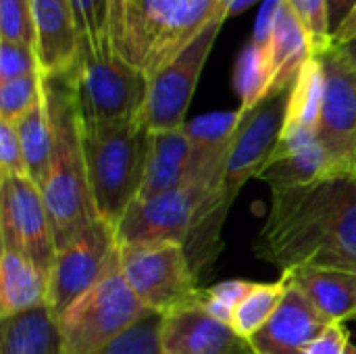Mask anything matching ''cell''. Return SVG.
I'll return each instance as SVG.
<instances>
[{"mask_svg": "<svg viewBox=\"0 0 356 354\" xmlns=\"http://www.w3.org/2000/svg\"><path fill=\"white\" fill-rule=\"evenodd\" d=\"M254 250L282 273H356V171H332L305 186L271 190L267 221Z\"/></svg>", "mask_w": 356, "mask_h": 354, "instance_id": "6da1fadb", "label": "cell"}, {"mask_svg": "<svg viewBox=\"0 0 356 354\" xmlns=\"http://www.w3.org/2000/svg\"><path fill=\"white\" fill-rule=\"evenodd\" d=\"M292 86L267 96L252 111H242V121L236 129L223 179L215 196L202 202L196 211L192 232L186 244L190 265L200 280L221 252V230L232 204L250 177H259L277 148L284 131Z\"/></svg>", "mask_w": 356, "mask_h": 354, "instance_id": "7a4b0ae2", "label": "cell"}, {"mask_svg": "<svg viewBox=\"0 0 356 354\" xmlns=\"http://www.w3.org/2000/svg\"><path fill=\"white\" fill-rule=\"evenodd\" d=\"M44 92L54 134V148L48 175L40 186V192L50 215L56 250H63L98 221V213L88 182L81 144V117L71 75L46 77Z\"/></svg>", "mask_w": 356, "mask_h": 354, "instance_id": "3957f363", "label": "cell"}, {"mask_svg": "<svg viewBox=\"0 0 356 354\" xmlns=\"http://www.w3.org/2000/svg\"><path fill=\"white\" fill-rule=\"evenodd\" d=\"M221 4L223 0H108L111 50L150 79L202 33Z\"/></svg>", "mask_w": 356, "mask_h": 354, "instance_id": "277c9868", "label": "cell"}, {"mask_svg": "<svg viewBox=\"0 0 356 354\" xmlns=\"http://www.w3.org/2000/svg\"><path fill=\"white\" fill-rule=\"evenodd\" d=\"M81 144L98 219L115 230L140 196L150 131L140 115L111 121H81Z\"/></svg>", "mask_w": 356, "mask_h": 354, "instance_id": "5b68a950", "label": "cell"}, {"mask_svg": "<svg viewBox=\"0 0 356 354\" xmlns=\"http://www.w3.org/2000/svg\"><path fill=\"white\" fill-rule=\"evenodd\" d=\"M148 309L127 286L119 261L58 319L65 354H92L136 325Z\"/></svg>", "mask_w": 356, "mask_h": 354, "instance_id": "8992f818", "label": "cell"}, {"mask_svg": "<svg viewBox=\"0 0 356 354\" xmlns=\"http://www.w3.org/2000/svg\"><path fill=\"white\" fill-rule=\"evenodd\" d=\"M119 265L131 292L152 313L169 315L200 303V280L181 244L154 242L119 246Z\"/></svg>", "mask_w": 356, "mask_h": 354, "instance_id": "52a82bcc", "label": "cell"}, {"mask_svg": "<svg viewBox=\"0 0 356 354\" xmlns=\"http://www.w3.org/2000/svg\"><path fill=\"white\" fill-rule=\"evenodd\" d=\"M81 121L138 117L146 102L148 77L117 54H86L69 73Z\"/></svg>", "mask_w": 356, "mask_h": 354, "instance_id": "ba28073f", "label": "cell"}, {"mask_svg": "<svg viewBox=\"0 0 356 354\" xmlns=\"http://www.w3.org/2000/svg\"><path fill=\"white\" fill-rule=\"evenodd\" d=\"M225 21L227 19L221 8V13L186 50H181L171 63H167L156 75L148 79L146 102L140 113V119L148 131H165L186 125V115L202 69Z\"/></svg>", "mask_w": 356, "mask_h": 354, "instance_id": "9c48e42d", "label": "cell"}, {"mask_svg": "<svg viewBox=\"0 0 356 354\" xmlns=\"http://www.w3.org/2000/svg\"><path fill=\"white\" fill-rule=\"evenodd\" d=\"M0 248L27 259L46 280L56 240L40 188L23 175H0Z\"/></svg>", "mask_w": 356, "mask_h": 354, "instance_id": "30bf717a", "label": "cell"}, {"mask_svg": "<svg viewBox=\"0 0 356 354\" xmlns=\"http://www.w3.org/2000/svg\"><path fill=\"white\" fill-rule=\"evenodd\" d=\"M317 56L323 67L317 140L332 171H356V63L336 44Z\"/></svg>", "mask_w": 356, "mask_h": 354, "instance_id": "8fae6325", "label": "cell"}, {"mask_svg": "<svg viewBox=\"0 0 356 354\" xmlns=\"http://www.w3.org/2000/svg\"><path fill=\"white\" fill-rule=\"evenodd\" d=\"M119 261L115 230L98 219L73 244L56 252L48 277V309L58 321L67 309L90 292Z\"/></svg>", "mask_w": 356, "mask_h": 354, "instance_id": "7c38bea8", "label": "cell"}, {"mask_svg": "<svg viewBox=\"0 0 356 354\" xmlns=\"http://www.w3.org/2000/svg\"><path fill=\"white\" fill-rule=\"evenodd\" d=\"M161 346L163 354H254L248 340L200 305L163 315Z\"/></svg>", "mask_w": 356, "mask_h": 354, "instance_id": "4fadbf2b", "label": "cell"}, {"mask_svg": "<svg viewBox=\"0 0 356 354\" xmlns=\"http://www.w3.org/2000/svg\"><path fill=\"white\" fill-rule=\"evenodd\" d=\"M327 325L330 321L290 277V288L280 309L248 344L254 354H305Z\"/></svg>", "mask_w": 356, "mask_h": 354, "instance_id": "5bb4252c", "label": "cell"}, {"mask_svg": "<svg viewBox=\"0 0 356 354\" xmlns=\"http://www.w3.org/2000/svg\"><path fill=\"white\" fill-rule=\"evenodd\" d=\"M35 54L46 77L67 75L81 56V35L71 0H29Z\"/></svg>", "mask_w": 356, "mask_h": 354, "instance_id": "9a60e30c", "label": "cell"}, {"mask_svg": "<svg viewBox=\"0 0 356 354\" xmlns=\"http://www.w3.org/2000/svg\"><path fill=\"white\" fill-rule=\"evenodd\" d=\"M332 173L327 154L315 131H282L275 152L257 179L267 182L271 190L296 188Z\"/></svg>", "mask_w": 356, "mask_h": 354, "instance_id": "2e32d148", "label": "cell"}, {"mask_svg": "<svg viewBox=\"0 0 356 354\" xmlns=\"http://www.w3.org/2000/svg\"><path fill=\"white\" fill-rule=\"evenodd\" d=\"M194 173V148L184 127L150 131L146 173L138 200L184 188Z\"/></svg>", "mask_w": 356, "mask_h": 354, "instance_id": "e0dca14e", "label": "cell"}, {"mask_svg": "<svg viewBox=\"0 0 356 354\" xmlns=\"http://www.w3.org/2000/svg\"><path fill=\"white\" fill-rule=\"evenodd\" d=\"M311 305L330 321L344 323L356 317V273L342 269L288 271Z\"/></svg>", "mask_w": 356, "mask_h": 354, "instance_id": "ac0fdd59", "label": "cell"}, {"mask_svg": "<svg viewBox=\"0 0 356 354\" xmlns=\"http://www.w3.org/2000/svg\"><path fill=\"white\" fill-rule=\"evenodd\" d=\"M267 50H269L271 69H273L271 94L294 86L302 67L315 56L311 35L307 33L302 23L296 19V15L290 10L286 0H284L282 13L277 17V23L273 27Z\"/></svg>", "mask_w": 356, "mask_h": 354, "instance_id": "d6986e66", "label": "cell"}, {"mask_svg": "<svg viewBox=\"0 0 356 354\" xmlns=\"http://www.w3.org/2000/svg\"><path fill=\"white\" fill-rule=\"evenodd\" d=\"M2 250V248H0ZM48 305V280L21 255L0 252V321Z\"/></svg>", "mask_w": 356, "mask_h": 354, "instance_id": "ffe728a7", "label": "cell"}, {"mask_svg": "<svg viewBox=\"0 0 356 354\" xmlns=\"http://www.w3.org/2000/svg\"><path fill=\"white\" fill-rule=\"evenodd\" d=\"M0 354H65L58 321L48 305L0 321Z\"/></svg>", "mask_w": 356, "mask_h": 354, "instance_id": "44dd1931", "label": "cell"}, {"mask_svg": "<svg viewBox=\"0 0 356 354\" xmlns=\"http://www.w3.org/2000/svg\"><path fill=\"white\" fill-rule=\"evenodd\" d=\"M13 125L17 129L21 148H23L27 177L40 188L48 175L52 148H54V134H52L46 92H44V98L31 111H27L23 117H19Z\"/></svg>", "mask_w": 356, "mask_h": 354, "instance_id": "7402d4cb", "label": "cell"}, {"mask_svg": "<svg viewBox=\"0 0 356 354\" xmlns=\"http://www.w3.org/2000/svg\"><path fill=\"white\" fill-rule=\"evenodd\" d=\"M321 102H323V67L319 56L315 54L302 67V71L298 73L292 86L284 131L302 129V131L317 134Z\"/></svg>", "mask_w": 356, "mask_h": 354, "instance_id": "603a6c76", "label": "cell"}, {"mask_svg": "<svg viewBox=\"0 0 356 354\" xmlns=\"http://www.w3.org/2000/svg\"><path fill=\"white\" fill-rule=\"evenodd\" d=\"M234 88L240 96L242 111H252L267 96H271L273 69L267 46L250 40L242 48L234 69Z\"/></svg>", "mask_w": 356, "mask_h": 354, "instance_id": "cb8c5ba5", "label": "cell"}, {"mask_svg": "<svg viewBox=\"0 0 356 354\" xmlns=\"http://www.w3.org/2000/svg\"><path fill=\"white\" fill-rule=\"evenodd\" d=\"M288 288H290L288 273H282L277 282H269V284L252 282L250 290L246 292V296L242 298V303L238 305L234 313V319H232L234 332L240 338L250 340L275 315Z\"/></svg>", "mask_w": 356, "mask_h": 354, "instance_id": "d4e9b609", "label": "cell"}, {"mask_svg": "<svg viewBox=\"0 0 356 354\" xmlns=\"http://www.w3.org/2000/svg\"><path fill=\"white\" fill-rule=\"evenodd\" d=\"M79 35L81 52L108 54V0H71Z\"/></svg>", "mask_w": 356, "mask_h": 354, "instance_id": "484cf974", "label": "cell"}, {"mask_svg": "<svg viewBox=\"0 0 356 354\" xmlns=\"http://www.w3.org/2000/svg\"><path fill=\"white\" fill-rule=\"evenodd\" d=\"M44 79L46 75L35 71L0 83V121L15 123L31 111L44 98Z\"/></svg>", "mask_w": 356, "mask_h": 354, "instance_id": "4316f807", "label": "cell"}, {"mask_svg": "<svg viewBox=\"0 0 356 354\" xmlns=\"http://www.w3.org/2000/svg\"><path fill=\"white\" fill-rule=\"evenodd\" d=\"M242 115H244L242 108L207 113L192 121H186L184 129L194 148H217L234 140Z\"/></svg>", "mask_w": 356, "mask_h": 354, "instance_id": "83f0119b", "label": "cell"}, {"mask_svg": "<svg viewBox=\"0 0 356 354\" xmlns=\"http://www.w3.org/2000/svg\"><path fill=\"white\" fill-rule=\"evenodd\" d=\"M163 315L148 311L136 325H131L117 340L92 354H163L161 346Z\"/></svg>", "mask_w": 356, "mask_h": 354, "instance_id": "f1b7e54d", "label": "cell"}, {"mask_svg": "<svg viewBox=\"0 0 356 354\" xmlns=\"http://www.w3.org/2000/svg\"><path fill=\"white\" fill-rule=\"evenodd\" d=\"M290 10L302 23L307 33L311 35L315 54H321L334 46V31L330 21V4L327 0H286Z\"/></svg>", "mask_w": 356, "mask_h": 354, "instance_id": "f546056e", "label": "cell"}, {"mask_svg": "<svg viewBox=\"0 0 356 354\" xmlns=\"http://www.w3.org/2000/svg\"><path fill=\"white\" fill-rule=\"evenodd\" d=\"M250 286H252V282H246V280L219 282L211 288H202L198 305L207 313H211L215 319L232 325L234 313H236L238 305L242 303V298L246 296V292L250 290Z\"/></svg>", "mask_w": 356, "mask_h": 354, "instance_id": "4dcf8cb0", "label": "cell"}, {"mask_svg": "<svg viewBox=\"0 0 356 354\" xmlns=\"http://www.w3.org/2000/svg\"><path fill=\"white\" fill-rule=\"evenodd\" d=\"M0 40L35 48L29 0H0Z\"/></svg>", "mask_w": 356, "mask_h": 354, "instance_id": "1f68e13d", "label": "cell"}, {"mask_svg": "<svg viewBox=\"0 0 356 354\" xmlns=\"http://www.w3.org/2000/svg\"><path fill=\"white\" fill-rule=\"evenodd\" d=\"M40 71L33 46L0 40V83Z\"/></svg>", "mask_w": 356, "mask_h": 354, "instance_id": "d6a6232c", "label": "cell"}, {"mask_svg": "<svg viewBox=\"0 0 356 354\" xmlns=\"http://www.w3.org/2000/svg\"><path fill=\"white\" fill-rule=\"evenodd\" d=\"M0 175L27 177V165L17 129L6 121H0Z\"/></svg>", "mask_w": 356, "mask_h": 354, "instance_id": "836d02e7", "label": "cell"}, {"mask_svg": "<svg viewBox=\"0 0 356 354\" xmlns=\"http://www.w3.org/2000/svg\"><path fill=\"white\" fill-rule=\"evenodd\" d=\"M305 354H356V344L344 323H330Z\"/></svg>", "mask_w": 356, "mask_h": 354, "instance_id": "e575fe53", "label": "cell"}, {"mask_svg": "<svg viewBox=\"0 0 356 354\" xmlns=\"http://www.w3.org/2000/svg\"><path fill=\"white\" fill-rule=\"evenodd\" d=\"M284 8V0H263V6L259 10L257 23H254V33H252V42L267 46L273 33V27L277 23V17Z\"/></svg>", "mask_w": 356, "mask_h": 354, "instance_id": "d590c367", "label": "cell"}, {"mask_svg": "<svg viewBox=\"0 0 356 354\" xmlns=\"http://www.w3.org/2000/svg\"><path fill=\"white\" fill-rule=\"evenodd\" d=\"M330 4V21H332V31L334 38L338 29L344 25V21L350 17V13L356 8V0H327Z\"/></svg>", "mask_w": 356, "mask_h": 354, "instance_id": "8d00e7d4", "label": "cell"}, {"mask_svg": "<svg viewBox=\"0 0 356 354\" xmlns=\"http://www.w3.org/2000/svg\"><path fill=\"white\" fill-rule=\"evenodd\" d=\"M356 40V8L350 13V17L344 21V25L338 29L336 38H334V44L338 46H344L348 42H355Z\"/></svg>", "mask_w": 356, "mask_h": 354, "instance_id": "74e56055", "label": "cell"}, {"mask_svg": "<svg viewBox=\"0 0 356 354\" xmlns=\"http://www.w3.org/2000/svg\"><path fill=\"white\" fill-rule=\"evenodd\" d=\"M257 2H259V0H223L221 8H223L225 19H229V17H236V15L244 13L248 6H252V4H257Z\"/></svg>", "mask_w": 356, "mask_h": 354, "instance_id": "f35d334b", "label": "cell"}, {"mask_svg": "<svg viewBox=\"0 0 356 354\" xmlns=\"http://www.w3.org/2000/svg\"><path fill=\"white\" fill-rule=\"evenodd\" d=\"M338 46V44H336ZM346 54H348V58L353 61V63H356V40L355 42H348V44H344V46H340Z\"/></svg>", "mask_w": 356, "mask_h": 354, "instance_id": "ab89813d", "label": "cell"}]
</instances>
